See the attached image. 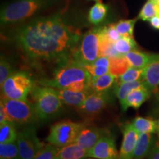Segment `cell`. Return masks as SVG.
<instances>
[{
	"mask_svg": "<svg viewBox=\"0 0 159 159\" xmlns=\"http://www.w3.org/2000/svg\"><path fill=\"white\" fill-rule=\"evenodd\" d=\"M80 38L57 14L33 20L16 35L17 42L30 59L58 65L71 59Z\"/></svg>",
	"mask_w": 159,
	"mask_h": 159,
	"instance_id": "obj_1",
	"label": "cell"
},
{
	"mask_svg": "<svg viewBox=\"0 0 159 159\" xmlns=\"http://www.w3.org/2000/svg\"><path fill=\"white\" fill-rule=\"evenodd\" d=\"M91 80L90 75L83 64L70 59L58 65L52 78L43 79L40 81V84L55 89L82 91L91 90Z\"/></svg>",
	"mask_w": 159,
	"mask_h": 159,
	"instance_id": "obj_2",
	"label": "cell"
},
{
	"mask_svg": "<svg viewBox=\"0 0 159 159\" xmlns=\"http://www.w3.org/2000/svg\"><path fill=\"white\" fill-rule=\"evenodd\" d=\"M55 0H15L1 11L2 25L24 21L52 5Z\"/></svg>",
	"mask_w": 159,
	"mask_h": 159,
	"instance_id": "obj_3",
	"label": "cell"
},
{
	"mask_svg": "<svg viewBox=\"0 0 159 159\" xmlns=\"http://www.w3.org/2000/svg\"><path fill=\"white\" fill-rule=\"evenodd\" d=\"M35 110L40 119L56 116L62 111V102L52 87L35 86L31 91Z\"/></svg>",
	"mask_w": 159,
	"mask_h": 159,
	"instance_id": "obj_4",
	"label": "cell"
},
{
	"mask_svg": "<svg viewBox=\"0 0 159 159\" xmlns=\"http://www.w3.org/2000/svg\"><path fill=\"white\" fill-rule=\"evenodd\" d=\"M102 27L91 30L80 39L73 54V59L82 64H91L99 57Z\"/></svg>",
	"mask_w": 159,
	"mask_h": 159,
	"instance_id": "obj_5",
	"label": "cell"
},
{
	"mask_svg": "<svg viewBox=\"0 0 159 159\" xmlns=\"http://www.w3.org/2000/svg\"><path fill=\"white\" fill-rule=\"evenodd\" d=\"M33 88V80L25 71L13 72L1 86L4 97L12 99L25 101Z\"/></svg>",
	"mask_w": 159,
	"mask_h": 159,
	"instance_id": "obj_6",
	"label": "cell"
},
{
	"mask_svg": "<svg viewBox=\"0 0 159 159\" xmlns=\"http://www.w3.org/2000/svg\"><path fill=\"white\" fill-rule=\"evenodd\" d=\"M1 102L5 106L10 122L18 124H30L39 118L35 105L27 100L12 99L2 97Z\"/></svg>",
	"mask_w": 159,
	"mask_h": 159,
	"instance_id": "obj_7",
	"label": "cell"
},
{
	"mask_svg": "<svg viewBox=\"0 0 159 159\" xmlns=\"http://www.w3.org/2000/svg\"><path fill=\"white\" fill-rule=\"evenodd\" d=\"M84 124L70 120H63L55 123L51 127L47 141L58 148H63L75 143L80 131Z\"/></svg>",
	"mask_w": 159,
	"mask_h": 159,
	"instance_id": "obj_8",
	"label": "cell"
},
{
	"mask_svg": "<svg viewBox=\"0 0 159 159\" xmlns=\"http://www.w3.org/2000/svg\"><path fill=\"white\" fill-rule=\"evenodd\" d=\"M16 143L21 159H33L44 147L37 137L34 127H28L19 132Z\"/></svg>",
	"mask_w": 159,
	"mask_h": 159,
	"instance_id": "obj_9",
	"label": "cell"
},
{
	"mask_svg": "<svg viewBox=\"0 0 159 159\" xmlns=\"http://www.w3.org/2000/svg\"><path fill=\"white\" fill-rule=\"evenodd\" d=\"M88 157L97 159H119L114 139L112 136H103L88 150Z\"/></svg>",
	"mask_w": 159,
	"mask_h": 159,
	"instance_id": "obj_10",
	"label": "cell"
},
{
	"mask_svg": "<svg viewBox=\"0 0 159 159\" xmlns=\"http://www.w3.org/2000/svg\"><path fill=\"white\" fill-rule=\"evenodd\" d=\"M139 138V133L131 123L125 125L123 129V139L119 159H133L135 148Z\"/></svg>",
	"mask_w": 159,
	"mask_h": 159,
	"instance_id": "obj_11",
	"label": "cell"
},
{
	"mask_svg": "<svg viewBox=\"0 0 159 159\" xmlns=\"http://www.w3.org/2000/svg\"><path fill=\"white\" fill-rule=\"evenodd\" d=\"M110 100L111 95L108 91L93 92L87 97L80 109L87 115H96L108 104Z\"/></svg>",
	"mask_w": 159,
	"mask_h": 159,
	"instance_id": "obj_12",
	"label": "cell"
},
{
	"mask_svg": "<svg viewBox=\"0 0 159 159\" xmlns=\"http://www.w3.org/2000/svg\"><path fill=\"white\" fill-rule=\"evenodd\" d=\"M104 131L92 125H83L80 131L75 143L89 150L96 144V143L103 136Z\"/></svg>",
	"mask_w": 159,
	"mask_h": 159,
	"instance_id": "obj_13",
	"label": "cell"
},
{
	"mask_svg": "<svg viewBox=\"0 0 159 159\" xmlns=\"http://www.w3.org/2000/svg\"><path fill=\"white\" fill-rule=\"evenodd\" d=\"M55 89L62 103L78 108L82 106L87 97L93 93L92 90L75 91L69 89Z\"/></svg>",
	"mask_w": 159,
	"mask_h": 159,
	"instance_id": "obj_14",
	"label": "cell"
},
{
	"mask_svg": "<svg viewBox=\"0 0 159 159\" xmlns=\"http://www.w3.org/2000/svg\"><path fill=\"white\" fill-rule=\"evenodd\" d=\"M150 88L148 85L132 91L125 99V102L121 105L123 111L128 108H139L150 97Z\"/></svg>",
	"mask_w": 159,
	"mask_h": 159,
	"instance_id": "obj_15",
	"label": "cell"
},
{
	"mask_svg": "<svg viewBox=\"0 0 159 159\" xmlns=\"http://www.w3.org/2000/svg\"><path fill=\"white\" fill-rule=\"evenodd\" d=\"M159 54H148L137 49L129 52L125 55L131 67L137 69H144L149 63L158 57Z\"/></svg>",
	"mask_w": 159,
	"mask_h": 159,
	"instance_id": "obj_16",
	"label": "cell"
},
{
	"mask_svg": "<svg viewBox=\"0 0 159 159\" xmlns=\"http://www.w3.org/2000/svg\"><path fill=\"white\" fill-rule=\"evenodd\" d=\"M154 144L152 134H148V133L139 134L138 141L135 148L133 159H144L150 153Z\"/></svg>",
	"mask_w": 159,
	"mask_h": 159,
	"instance_id": "obj_17",
	"label": "cell"
},
{
	"mask_svg": "<svg viewBox=\"0 0 159 159\" xmlns=\"http://www.w3.org/2000/svg\"><path fill=\"white\" fill-rule=\"evenodd\" d=\"M143 80L150 89H155L159 85V55L143 69Z\"/></svg>",
	"mask_w": 159,
	"mask_h": 159,
	"instance_id": "obj_18",
	"label": "cell"
},
{
	"mask_svg": "<svg viewBox=\"0 0 159 159\" xmlns=\"http://www.w3.org/2000/svg\"><path fill=\"white\" fill-rule=\"evenodd\" d=\"M56 157L60 159H83L88 157V150L75 142L61 148Z\"/></svg>",
	"mask_w": 159,
	"mask_h": 159,
	"instance_id": "obj_19",
	"label": "cell"
},
{
	"mask_svg": "<svg viewBox=\"0 0 159 159\" xmlns=\"http://www.w3.org/2000/svg\"><path fill=\"white\" fill-rule=\"evenodd\" d=\"M147 83L143 80L133 81V82L119 83L115 90V94L119 99L121 105L124 103L125 99L132 91L146 85Z\"/></svg>",
	"mask_w": 159,
	"mask_h": 159,
	"instance_id": "obj_20",
	"label": "cell"
},
{
	"mask_svg": "<svg viewBox=\"0 0 159 159\" xmlns=\"http://www.w3.org/2000/svg\"><path fill=\"white\" fill-rule=\"evenodd\" d=\"M116 77L108 72L102 76L91 78V89L93 92H105L108 91L109 89L114 84Z\"/></svg>",
	"mask_w": 159,
	"mask_h": 159,
	"instance_id": "obj_21",
	"label": "cell"
},
{
	"mask_svg": "<svg viewBox=\"0 0 159 159\" xmlns=\"http://www.w3.org/2000/svg\"><path fill=\"white\" fill-rule=\"evenodd\" d=\"M120 54L115 48V43L111 41L105 35L103 27L101 30L100 47H99V57H111L120 56Z\"/></svg>",
	"mask_w": 159,
	"mask_h": 159,
	"instance_id": "obj_22",
	"label": "cell"
},
{
	"mask_svg": "<svg viewBox=\"0 0 159 159\" xmlns=\"http://www.w3.org/2000/svg\"><path fill=\"white\" fill-rule=\"evenodd\" d=\"M130 67H131L130 63L125 55H120L110 58L109 72L114 75L116 78L124 74Z\"/></svg>",
	"mask_w": 159,
	"mask_h": 159,
	"instance_id": "obj_23",
	"label": "cell"
},
{
	"mask_svg": "<svg viewBox=\"0 0 159 159\" xmlns=\"http://www.w3.org/2000/svg\"><path fill=\"white\" fill-rule=\"evenodd\" d=\"M131 124L139 134H154L157 131V122L152 119L137 116Z\"/></svg>",
	"mask_w": 159,
	"mask_h": 159,
	"instance_id": "obj_24",
	"label": "cell"
},
{
	"mask_svg": "<svg viewBox=\"0 0 159 159\" xmlns=\"http://www.w3.org/2000/svg\"><path fill=\"white\" fill-rule=\"evenodd\" d=\"M108 11V5H105L100 0H99V2H97L89 11V21L93 25H99L105 19Z\"/></svg>",
	"mask_w": 159,
	"mask_h": 159,
	"instance_id": "obj_25",
	"label": "cell"
},
{
	"mask_svg": "<svg viewBox=\"0 0 159 159\" xmlns=\"http://www.w3.org/2000/svg\"><path fill=\"white\" fill-rule=\"evenodd\" d=\"M17 134L13 122L7 121L0 125V144L16 142Z\"/></svg>",
	"mask_w": 159,
	"mask_h": 159,
	"instance_id": "obj_26",
	"label": "cell"
},
{
	"mask_svg": "<svg viewBox=\"0 0 159 159\" xmlns=\"http://www.w3.org/2000/svg\"><path fill=\"white\" fill-rule=\"evenodd\" d=\"M158 15V1L148 0L139 13L138 18L143 21H150L155 16Z\"/></svg>",
	"mask_w": 159,
	"mask_h": 159,
	"instance_id": "obj_27",
	"label": "cell"
},
{
	"mask_svg": "<svg viewBox=\"0 0 159 159\" xmlns=\"http://www.w3.org/2000/svg\"><path fill=\"white\" fill-rule=\"evenodd\" d=\"M137 44L133 37L121 36L115 42V48L121 55H125L129 52L136 49Z\"/></svg>",
	"mask_w": 159,
	"mask_h": 159,
	"instance_id": "obj_28",
	"label": "cell"
},
{
	"mask_svg": "<svg viewBox=\"0 0 159 159\" xmlns=\"http://www.w3.org/2000/svg\"><path fill=\"white\" fill-rule=\"evenodd\" d=\"M0 159H21L16 142L0 144Z\"/></svg>",
	"mask_w": 159,
	"mask_h": 159,
	"instance_id": "obj_29",
	"label": "cell"
},
{
	"mask_svg": "<svg viewBox=\"0 0 159 159\" xmlns=\"http://www.w3.org/2000/svg\"><path fill=\"white\" fill-rule=\"evenodd\" d=\"M136 21L137 19L121 20L114 24V26L121 36L134 38V30Z\"/></svg>",
	"mask_w": 159,
	"mask_h": 159,
	"instance_id": "obj_30",
	"label": "cell"
},
{
	"mask_svg": "<svg viewBox=\"0 0 159 159\" xmlns=\"http://www.w3.org/2000/svg\"><path fill=\"white\" fill-rule=\"evenodd\" d=\"M119 83L133 82L143 80V69L130 67L124 74L118 77Z\"/></svg>",
	"mask_w": 159,
	"mask_h": 159,
	"instance_id": "obj_31",
	"label": "cell"
},
{
	"mask_svg": "<svg viewBox=\"0 0 159 159\" xmlns=\"http://www.w3.org/2000/svg\"><path fill=\"white\" fill-rule=\"evenodd\" d=\"M51 144L45 145L33 159H54L60 150Z\"/></svg>",
	"mask_w": 159,
	"mask_h": 159,
	"instance_id": "obj_32",
	"label": "cell"
},
{
	"mask_svg": "<svg viewBox=\"0 0 159 159\" xmlns=\"http://www.w3.org/2000/svg\"><path fill=\"white\" fill-rule=\"evenodd\" d=\"M13 73V69L9 61L5 57H1L0 61V85H2L5 81Z\"/></svg>",
	"mask_w": 159,
	"mask_h": 159,
	"instance_id": "obj_33",
	"label": "cell"
},
{
	"mask_svg": "<svg viewBox=\"0 0 159 159\" xmlns=\"http://www.w3.org/2000/svg\"><path fill=\"white\" fill-rule=\"evenodd\" d=\"M83 66L90 75L91 78H96L109 72L108 67L98 66L93 64H83Z\"/></svg>",
	"mask_w": 159,
	"mask_h": 159,
	"instance_id": "obj_34",
	"label": "cell"
},
{
	"mask_svg": "<svg viewBox=\"0 0 159 159\" xmlns=\"http://www.w3.org/2000/svg\"><path fill=\"white\" fill-rule=\"evenodd\" d=\"M103 30H104L105 35H107L108 39L112 42L115 43L121 38V35L116 30L114 25H108V27H103Z\"/></svg>",
	"mask_w": 159,
	"mask_h": 159,
	"instance_id": "obj_35",
	"label": "cell"
},
{
	"mask_svg": "<svg viewBox=\"0 0 159 159\" xmlns=\"http://www.w3.org/2000/svg\"><path fill=\"white\" fill-rule=\"evenodd\" d=\"M91 64L98 66H105L108 67L110 66V58L107 57H99L94 63Z\"/></svg>",
	"mask_w": 159,
	"mask_h": 159,
	"instance_id": "obj_36",
	"label": "cell"
},
{
	"mask_svg": "<svg viewBox=\"0 0 159 159\" xmlns=\"http://www.w3.org/2000/svg\"><path fill=\"white\" fill-rule=\"evenodd\" d=\"M148 157V159H159V142L155 143Z\"/></svg>",
	"mask_w": 159,
	"mask_h": 159,
	"instance_id": "obj_37",
	"label": "cell"
},
{
	"mask_svg": "<svg viewBox=\"0 0 159 159\" xmlns=\"http://www.w3.org/2000/svg\"><path fill=\"white\" fill-rule=\"evenodd\" d=\"M8 120V117H7V112H6L5 108L2 102H0V125L3 124Z\"/></svg>",
	"mask_w": 159,
	"mask_h": 159,
	"instance_id": "obj_38",
	"label": "cell"
},
{
	"mask_svg": "<svg viewBox=\"0 0 159 159\" xmlns=\"http://www.w3.org/2000/svg\"><path fill=\"white\" fill-rule=\"evenodd\" d=\"M150 25L156 30H159V15L155 16L150 20Z\"/></svg>",
	"mask_w": 159,
	"mask_h": 159,
	"instance_id": "obj_39",
	"label": "cell"
},
{
	"mask_svg": "<svg viewBox=\"0 0 159 159\" xmlns=\"http://www.w3.org/2000/svg\"><path fill=\"white\" fill-rule=\"evenodd\" d=\"M157 134H158V140H159V119L157 121Z\"/></svg>",
	"mask_w": 159,
	"mask_h": 159,
	"instance_id": "obj_40",
	"label": "cell"
},
{
	"mask_svg": "<svg viewBox=\"0 0 159 159\" xmlns=\"http://www.w3.org/2000/svg\"><path fill=\"white\" fill-rule=\"evenodd\" d=\"M158 15H159V1H158Z\"/></svg>",
	"mask_w": 159,
	"mask_h": 159,
	"instance_id": "obj_41",
	"label": "cell"
},
{
	"mask_svg": "<svg viewBox=\"0 0 159 159\" xmlns=\"http://www.w3.org/2000/svg\"><path fill=\"white\" fill-rule=\"evenodd\" d=\"M54 159H60V158H57V157H55V158Z\"/></svg>",
	"mask_w": 159,
	"mask_h": 159,
	"instance_id": "obj_42",
	"label": "cell"
},
{
	"mask_svg": "<svg viewBox=\"0 0 159 159\" xmlns=\"http://www.w3.org/2000/svg\"><path fill=\"white\" fill-rule=\"evenodd\" d=\"M156 1H159V0H156Z\"/></svg>",
	"mask_w": 159,
	"mask_h": 159,
	"instance_id": "obj_43",
	"label": "cell"
},
{
	"mask_svg": "<svg viewBox=\"0 0 159 159\" xmlns=\"http://www.w3.org/2000/svg\"><path fill=\"white\" fill-rule=\"evenodd\" d=\"M90 159H92V158H90Z\"/></svg>",
	"mask_w": 159,
	"mask_h": 159,
	"instance_id": "obj_44",
	"label": "cell"
},
{
	"mask_svg": "<svg viewBox=\"0 0 159 159\" xmlns=\"http://www.w3.org/2000/svg\"><path fill=\"white\" fill-rule=\"evenodd\" d=\"M96 1H97V0H96Z\"/></svg>",
	"mask_w": 159,
	"mask_h": 159,
	"instance_id": "obj_45",
	"label": "cell"
}]
</instances>
